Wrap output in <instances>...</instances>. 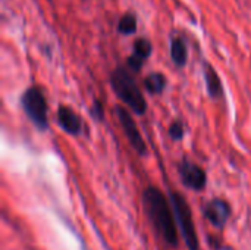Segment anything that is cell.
Returning a JSON list of instances; mask_svg holds the SVG:
<instances>
[{
  "label": "cell",
  "mask_w": 251,
  "mask_h": 250,
  "mask_svg": "<svg viewBox=\"0 0 251 250\" xmlns=\"http://www.w3.org/2000/svg\"><path fill=\"white\" fill-rule=\"evenodd\" d=\"M144 206L153 222L156 231L162 236V239L172 248L178 246V231H176V220L174 218V209L169 205L171 202L162 194V192L156 187H149L144 194Z\"/></svg>",
  "instance_id": "cell-1"
},
{
  "label": "cell",
  "mask_w": 251,
  "mask_h": 250,
  "mask_svg": "<svg viewBox=\"0 0 251 250\" xmlns=\"http://www.w3.org/2000/svg\"><path fill=\"white\" fill-rule=\"evenodd\" d=\"M110 84L116 96L137 115L146 113L147 103L135 80L124 68H116L110 77Z\"/></svg>",
  "instance_id": "cell-2"
},
{
  "label": "cell",
  "mask_w": 251,
  "mask_h": 250,
  "mask_svg": "<svg viewBox=\"0 0 251 250\" xmlns=\"http://www.w3.org/2000/svg\"><path fill=\"white\" fill-rule=\"evenodd\" d=\"M171 205L175 214L176 224L181 230V234L190 250H199V239L194 225V218L191 208L187 203L185 197L179 193H171Z\"/></svg>",
  "instance_id": "cell-3"
},
{
  "label": "cell",
  "mask_w": 251,
  "mask_h": 250,
  "mask_svg": "<svg viewBox=\"0 0 251 250\" xmlns=\"http://www.w3.org/2000/svg\"><path fill=\"white\" fill-rule=\"evenodd\" d=\"M22 108L28 118L34 122L40 130H46L49 127L47 121V102L43 91L37 87H29L21 99Z\"/></svg>",
  "instance_id": "cell-4"
},
{
  "label": "cell",
  "mask_w": 251,
  "mask_h": 250,
  "mask_svg": "<svg viewBox=\"0 0 251 250\" xmlns=\"http://www.w3.org/2000/svg\"><path fill=\"white\" fill-rule=\"evenodd\" d=\"M116 115H118V119L124 128V133L129 141V144L134 147V150L138 153V155H146L147 152V147H146V143H144V139L135 124V121L132 119L131 113L128 109L125 108H116Z\"/></svg>",
  "instance_id": "cell-5"
},
{
  "label": "cell",
  "mask_w": 251,
  "mask_h": 250,
  "mask_svg": "<svg viewBox=\"0 0 251 250\" xmlns=\"http://www.w3.org/2000/svg\"><path fill=\"white\" fill-rule=\"evenodd\" d=\"M179 175H181L184 186L194 192H201L206 187V183H207L206 172L197 164H193L187 159L182 161L179 164Z\"/></svg>",
  "instance_id": "cell-6"
},
{
  "label": "cell",
  "mask_w": 251,
  "mask_h": 250,
  "mask_svg": "<svg viewBox=\"0 0 251 250\" xmlns=\"http://www.w3.org/2000/svg\"><path fill=\"white\" fill-rule=\"evenodd\" d=\"M229 215H231V208L229 205L222 200V199H215V200H210L206 208H204V217L206 220L215 225L216 228H224L229 220Z\"/></svg>",
  "instance_id": "cell-7"
},
{
  "label": "cell",
  "mask_w": 251,
  "mask_h": 250,
  "mask_svg": "<svg viewBox=\"0 0 251 250\" xmlns=\"http://www.w3.org/2000/svg\"><path fill=\"white\" fill-rule=\"evenodd\" d=\"M151 44L149 40L146 38H138L134 43V50L132 55L128 57V66L129 69H132L134 72H138L144 63V60L151 55Z\"/></svg>",
  "instance_id": "cell-8"
},
{
  "label": "cell",
  "mask_w": 251,
  "mask_h": 250,
  "mask_svg": "<svg viewBox=\"0 0 251 250\" xmlns=\"http://www.w3.org/2000/svg\"><path fill=\"white\" fill-rule=\"evenodd\" d=\"M57 122L59 125L69 134H79L82 125L78 115L68 106H60L57 111Z\"/></svg>",
  "instance_id": "cell-9"
},
{
  "label": "cell",
  "mask_w": 251,
  "mask_h": 250,
  "mask_svg": "<svg viewBox=\"0 0 251 250\" xmlns=\"http://www.w3.org/2000/svg\"><path fill=\"white\" fill-rule=\"evenodd\" d=\"M204 78L207 91L212 97H219L222 94V84L219 80V75L216 74L215 68L209 63H204Z\"/></svg>",
  "instance_id": "cell-10"
},
{
  "label": "cell",
  "mask_w": 251,
  "mask_h": 250,
  "mask_svg": "<svg viewBox=\"0 0 251 250\" xmlns=\"http://www.w3.org/2000/svg\"><path fill=\"white\" fill-rule=\"evenodd\" d=\"M171 57L176 66H184L187 63V46L181 37H174L171 41Z\"/></svg>",
  "instance_id": "cell-11"
},
{
  "label": "cell",
  "mask_w": 251,
  "mask_h": 250,
  "mask_svg": "<svg viewBox=\"0 0 251 250\" xmlns=\"http://www.w3.org/2000/svg\"><path fill=\"white\" fill-rule=\"evenodd\" d=\"M165 85H166V78L160 72L150 74L144 80V87L151 94H160L165 90Z\"/></svg>",
  "instance_id": "cell-12"
},
{
  "label": "cell",
  "mask_w": 251,
  "mask_h": 250,
  "mask_svg": "<svg viewBox=\"0 0 251 250\" xmlns=\"http://www.w3.org/2000/svg\"><path fill=\"white\" fill-rule=\"evenodd\" d=\"M137 29V19L132 13H125L119 22H118V31L121 34H125V35H129L132 32H135Z\"/></svg>",
  "instance_id": "cell-13"
},
{
  "label": "cell",
  "mask_w": 251,
  "mask_h": 250,
  "mask_svg": "<svg viewBox=\"0 0 251 250\" xmlns=\"http://www.w3.org/2000/svg\"><path fill=\"white\" fill-rule=\"evenodd\" d=\"M169 136H171V139L174 141H179L182 139V136H184V125H182V122L175 121L171 125V128H169Z\"/></svg>",
  "instance_id": "cell-14"
}]
</instances>
